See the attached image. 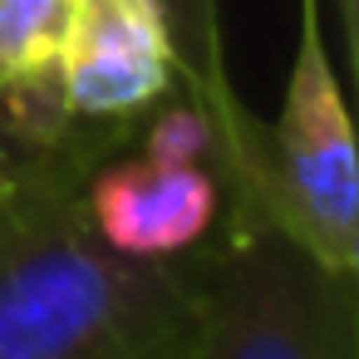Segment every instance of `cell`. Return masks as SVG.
Masks as SVG:
<instances>
[{
    "label": "cell",
    "instance_id": "obj_1",
    "mask_svg": "<svg viewBox=\"0 0 359 359\" xmlns=\"http://www.w3.org/2000/svg\"><path fill=\"white\" fill-rule=\"evenodd\" d=\"M128 128L11 158L0 192V359H182L197 261L114 251L84 207V172Z\"/></svg>",
    "mask_w": 359,
    "mask_h": 359
},
{
    "label": "cell",
    "instance_id": "obj_2",
    "mask_svg": "<svg viewBox=\"0 0 359 359\" xmlns=\"http://www.w3.org/2000/svg\"><path fill=\"white\" fill-rule=\"evenodd\" d=\"M354 280L305 256L276 222L231 217L197 261L187 359H359Z\"/></svg>",
    "mask_w": 359,
    "mask_h": 359
},
{
    "label": "cell",
    "instance_id": "obj_3",
    "mask_svg": "<svg viewBox=\"0 0 359 359\" xmlns=\"http://www.w3.org/2000/svg\"><path fill=\"white\" fill-rule=\"evenodd\" d=\"M231 217H266L325 271L359 276V158L344 89L320 40V0H300V45L280 118L261 133L256 197Z\"/></svg>",
    "mask_w": 359,
    "mask_h": 359
},
{
    "label": "cell",
    "instance_id": "obj_4",
    "mask_svg": "<svg viewBox=\"0 0 359 359\" xmlns=\"http://www.w3.org/2000/svg\"><path fill=\"white\" fill-rule=\"evenodd\" d=\"M65 104L74 123L128 128L177 89V40L163 0H74L65 40Z\"/></svg>",
    "mask_w": 359,
    "mask_h": 359
},
{
    "label": "cell",
    "instance_id": "obj_5",
    "mask_svg": "<svg viewBox=\"0 0 359 359\" xmlns=\"http://www.w3.org/2000/svg\"><path fill=\"white\" fill-rule=\"evenodd\" d=\"M84 207L94 231L143 261L187 256L217 222V177L202 163L158 153H104L84 172Z\"/></svg>",
    "mask_w": 359,
    "mask_h": 359
},
{
    "label": "cell",
    "instance_id": "obj_6",
    "mask_svg": "<svg viewBox=\"0 0 359 359\" xmlns=\"http://www.w3.org/2000/svg\"><path fill=\"white\" fill-rule=\"evenodd\" d=\"M74 0H0V153H45L79 128L65 104V40Z\"/></svg>",
    "mask_w": 359,
    "mask_h": 359
},
{
    "label": "cell",
    "instance_id": "obj_7",
    "mask_svg": "<svg viewBox=\"0 0 359 359\" xmlns=\"http://www.w3.org/2000/svg\"><path fill=\"white\" fill-rule=\"evenodd\" d=\"M172 40H177V84L212 123V153L231 187V212H246L261 177V133L266 123L241 104L226 69L222 0H163Z\"/></svg>",
    "mask_w": 359,
    "mask_h": 359
},
{
    "label": "cell",
    "instance_id": "obj_8",
    "mask_svg": "<svg viewBox=\"0 0 359 359\" xmlns=\"http://www.w3.org/2000/svg\"><path fill=\"white\" fill-rule=\"evenodd\" d=\"M143 153L182 158V163H202V158L212 153V123H207V114H202L192 99H187V104H172V109H163V114L148 123Z\"/></svg>",
    "mask_w": 359,
    "mask_h": 359
},
{
    "label": "cell",
    "instance_id": "obj_9",
    "mask_svg": "<svg viewBox=\"0 0 359 359\" xmlns=\"http://www.w3.org/2000/svg\"><path fill=\"white\" fill-rule=\"evenodd\" d=\"M339 20H344V35L354 40V0H339Z\"/></svg>",
    "mask_w": 359,
    "mask_h": 359
},
{
    "label": "cell",
    "instance_id": "obj_10",
    "mask_svg": "<svg viewBox=\"0 0 359 359\" xmlns=\"http://www.w3.org/2000/svg\"><path fill=\"white\" fill-rule=\"evenodd\" d=\"M11 187V153H0V192Z\"/></svg>",
    "mask_w": 359,
    "mask_h": 359
},
{
    "label": "cell",
    "instance_id": "obj_11",
    "mask_svg": "<svg viewBox=\"0 0 359 359\" xmlns=\"http://www.w3.org/2000/svg\"><path fill=\"white\" fill-rule=\"evenodd\" d=\"M182 359H187V354H182Z\"/></svg>",
    "mask_w": 359,
    "mask_h": 359
}]
</instances>
